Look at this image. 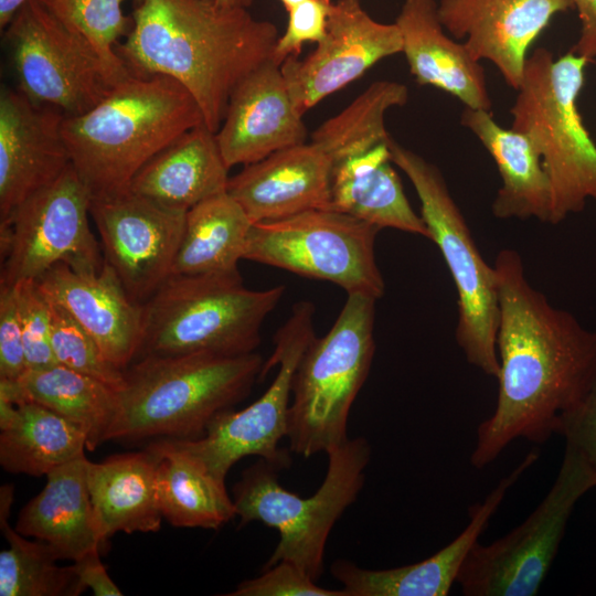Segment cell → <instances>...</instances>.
Wrapping results in <instances>:
<instances>
[{"mask_svg":"<svg viewBox=\"0 0 596 596\" xmlns=\"http://www.w3.org/2000/svg\"><path fill=\"white\" fill-rule=\"evenodd\" d=\"M26 0H0V26L6 29Z\"/></svg>","mask_w":596,"mask_h":596,"instance_id":"obj_43","label":"cell"},{"mask_svg":"<svg viewBox=\"0 0 596 596\" xmlns=\"http://www.w3.org/2000/svg\"><path fill=\"white\" fill-rule=\"evenodd\" d=\"M20 91L66 117L100 102L115 85L91 43L40 0H26L6 28Z\"/></svg>","mask_w":596,"mask_h":596,"instance_id":"obj_15","label":"cell"},{"mask_svg":"<svg viewBox=\"0 0 596 596\" xmlns=\"http://www.w3.org/2000/svg\"><path fill=\"white\" fill-rule=\"evenodd\" d=\"M202 123L200 106L179 82L130 73L86 113L65 116L62 130L92 200L127 192L148 161Z\"/></svg>","mask_w":596,"mask_h":596,"instance_id":"obj_3","label":"cell"},{"mask_svg":"<svg viewBox=\"0 0 596 596\" xmlns=\"http://www.w3.org/2000/svg\"><path fill=\"white\" fill-rule=\"evenodd\" d=\"M228 596H347L341 589L317 585L308 574L289 561L265 568L255 578L243 581Z\"/></svg>","mask_w":596,"mask_h":596,"instance_id":"obj_37","label":"cell"},{"mask_svg":"<svg viewBox=\"0 0 596 596\" xmlns=\"http://www.w3.org/2000/svg\"><path fill=\"white\" fill-rule=\"evenodd\" d=\"M253 222L241 204L224 192L188 210L171 275L238 272Z\"/></svg>","mask_w":596,"mask_h":596,"instance_id":"obj_32","label":"cell"},{"mask_svg":"<svg viewBox=\"0 0 596 596\" xmlns=\"http://www.w3.org/2000/svg\"><path fill=\"white\" fill-rule=\"evenodd\" d=\"M147 449L156 458L158 507L170 524L219 530L236 515L225 481L210 473L173 439L161 438Z\"/></svg>","mask_w":596,"mask_h":596,"instance_id":"obj_29","label":"cell"},{"mask_svg":"<svg viewBox=\"0 0 596 596\" xmlns=\"http://www.w3.org/2000/svg\"><path fill=\"white\" fill-rule=\"evenodd\" d=\"M187 212L130 190L91 200L104 259L134 301L143 305L171 276Z\"/></svg>","mask_w":596,"mask_h":596,"instance_id":"obj_16","label":"cell"},{"mask_svg":"<svg viewBox=\"0 0 596 596\" xmlns=\"http://www.w3.org/2000/svg\"><path fill=\"white\" fill-rule=\"evenodd\" d=\"M215 135L228 168L306 142L307 128L280 65L269 58L237 85Z\"/></svg>","mask_w":596,"mask_h":596,"instance_id":"obj_20","label":"cell"},{"mask_svg":"<svg viewBox=\"0 0 596 596\" xmlns=\"http://www.w3.org/2000/svg\"><path fill=\"white\" fill-rule=\"evenodd\" d=\"M46 299L51 344L56 363L99 380L118 391L124 384L125 371L107 361L93 337L67 310L49 297Z\"/></svg>","mask_w":596,"mask_h":596,"instance_id":"obj_35","label":"cell"},{"mask_svg":"<svg viewBox=\"0 0 596 596\" xmlns=\"http://www.w3.org/2000/svg\"><path fill=\"white\" fill-rule=\"evenodd\" d=\"M302 1L305 0H280L286 11L290 10L292 7L299 4Z\"/></svg>","mask_w":596,"mask_h":596,"instance_id":"obj_45","label":"cell"},{"mask_svg":"<svg viewBox=\"0 0 596 596\" xmlns=\"http://www.w3.org/2000/svg\"><path fill=\"white\" fill-rule=\"evenodd\" d=\"M285 292L284 286L252 290L238 272L171 275L142 305L138 354L242 355L255 352L260 329Z\"/></svg>","mask_w":596,"mask_h":596,"instance_id":"obj_6","label":"cell"},{"mask_svg":"<svg viewBox=\"0 0 596 596\" xmlns=\"http://www.w3.org/2000/svg\"><path fill=\"white\" fill-rule=\"evenodd\" d=\"M91 195L74 168L24 200L0 222V285L36 280L56 264L75 272L97 273L102 247L88 217Z\"/></svg>","mask_w":596,"mask_h":596,"instance_id":"obj_14","label":"cell"},{"mask_svg":"<svg viewBox=\"0 0 596 596\" xmlns=\"http://www.w3.org/2000/svg\"><path fill=\"white\" fill-rule=\"evenodd\" d=\"M375 299L348 294L331 329L315 337L294 375L286 438L289 450L306 458L333 450L348 437L352 404L375 352Z\"/></svg>","mask_w":596,"mask_h":596,"instance_id":"obj_8","label":"cell"},{"mask_svg":"<svg viewBox=\"0 0 596 596\" xmlns=\"http://www.w3.org/2000/svg\"><path fill=\"white\" fill-rule=\"evenodd\" d=\"M9 547L0 553L1 596H76L82 586L75 566L57 565V556L44 542L24 539L1 519Z\"/></svg>","mask_w":596,"mask_h":596,"instance_id":"obj_33","label":"cell"},{"mask_svg":"<svg viewBox=\"0 0 596 596\" xmlns=\"http://www.w3.org/2000/svg\"><path fill=\"white\" fill-rule=\"evenodd\" d=\"M65 115L20 89L0 93V222L71 166L63 136Z\"/></svg>","mask_w":596,"mask_h":596,"instance_id":"obj_18","label":"cell"},{"mask_svg":"<svg viewBox=\"0 0 596 596\" xmlns=\"http://www.w3.org/2000/svg\"><path fill=\"white\" fill-rule=\"evenodd\" d=\"M315 306L300 301L275 334V350L265 361L260 379L279 364L265 393L241 411H225L209 424L195 439H173L196 458L219 480L225 481L234 464L246 456H258L277 470L288 468L289 451L279 447L288 429L294 375L299 361L316 337Z\"/></svg>","mask_w":596,"mask_h":596,"instance_id":"obj_13","label":"cell"},{"mask_svg":"<svg viewBox=\"0 0 596 596\" xmlns=\"http://www.w3.org/2000/svg\"><path fill=\"white\" fill-rule=\"evenodd\" d=\"M87 485L103 542L117 532H156L162 515L156 494V458L147 448L87 462Z\"/></svg>","mask_w":596,"mask_h":596,"instance_id":"obj_28","label":"cell"},{"mask_svg":"<svg viewBox=\"0 0 596 596\" xmlns=\"http://www.w3.org/2000/svg\"><path fill=\"white\" fill-rule=\"evenodd\" d=\"M437 0H404L395 23L412 75L465 107L491 110L486 72L462 42L451 39L437 14Z\"/></svg>","mask_w":596,"mask_h":596,"instance_id":"obj_24","label":"cell"},{"mask_svg":"<svg viewBox=\"0 0 596 596\" xmlns=\"http://www.w3.org/2000/svg\"><path fill=\"white\" fill-rule=\"evenodd\" d=\"M331 0H305L288 10L285 32L278 36L272 60L281 65L290 56H298L304 44L318 43L326 34Z\"/></svg>","mask_w":596,"mask_h":596,"instance_id":"obj_38","label":"cell"},{"mask_svg":"<svg viewBox=\"0 0 596 596\" xmlns=\"http://www.w3.org/2000/svg\"><path fill=\"white\" fill-rule=\"evenodd\" d=\"M0 396L33 401L63 416L84 432L91 451L106 441L117 412V390L58 363L26 370L17 381L0 379Z\"/></svg>","mask_w":596,"mask_h":596,"instance_id":"obj_30","label":"cell"},{"mask_svg":"<svg viewBox=\"0 0 596 596\" xmlns=\"http://www.w3.org/2000/svg\"><path fill=\"white\" fill-rule=\"evenodd\" d=\"M264 363L256 352L137 359L125 370L106 441L199 438L214 417L249 394Z\"/></svg>","mask_w":596,"mask_h":596,"instance_id":"obj_4","label":"cell"},{"mask_svg":"<svg viewBox=\"0 0 596 596\" xmlns=\"http://www.w3.org/2000/svg\"><path fill=\"white\" fill-rule=\"evenodd\" d=\"M63 23L83 35L97 52L116 84L131 72L117 53L118 40L134 26L124 13L127 0H40ZM137 6L143 0H131Z\"/></svg>","mask_w":596,"mask_h":596,"instance_id":"obj_34","label":"cell"},{"mask_svg":"<svg viewBox=\"0 0 596 596\" xmlns=\"http://www.w3.org/2000/svg\"><path fill=\"white\" fill-rule=\"evenodd\" d=\"M404 87L394 81L371 84L348 107L321 124L311 141L331 158V209L377 227L429 238L428 228L411 206L393 168L385 114L406 104Z\"/></svg>","mask_w":596,"mask_h":596,"instance_id":"obj_5","label":"cell"},{"mask_svg":"<svg viewBox=\"0 0 596 596\" xmlns=\"http://www.w3.org/2000/svg\"><path fill=\"white\" fill-rule=\"evenodd\" d=\"M396 23L374 20L361 0H337L324 36L304 60L290 56L280 65L290 97L304 116L323 98L360 78L377 62L402 53Z\"/></svg>","mask_w":596,"mask_h":596,"instance_id":"obj_17","label":"cell"},{"mask_svg":"<svg viewBox=\"0 0 596 596\" xmlns=\"http://www.w3.org/2000/svg\"><path fill=\"white\" fill-rule=\"evenodd\" d=\"M596 487V472L565 447L556 479L534 511L494 542L472 546L457 582L467 596H534L556 556L576 502Z\"/></svg>","mask_w":596,"mask_h":596,"instance_id":"obj_12","label":"cell"},{"mask_svg":"<svg viewBox=\"0 0 596 596\" xmlns=\"http://www.w3.org/2000/svg\"><path fill=\"white\" fill-rule=\"evenodd\" d=\"M327 455L324 480L309 498L285 489L278 470L262 458L243 471L234 486L233 501L241 525L258 521L279 534L263 570L289 561L313 581L320 578L329 534L363 487L371 447L365 438L358 437Z\"/></svg>","mask_w":596,"mask_h":596,"instance_id":"obj_9","label":"cell"},{"mask_svg":"<svg viewBox=\"0 0 596 596\" xmlns=\"http://www.w3.org/2000/svg\"><path fill=\"white\" fill-rule=\"evenodd\" d=\"M26 370L15 289L0 285V379L17 381Z\"/></svg>","mask_w":596,"mask_h":596,"instance_id":"obj_39","label":"cell"},{"mask_svg":"<svg viewBox=\"0 0 596 596\" xmlns=\"http://www.w3.org/2000/svg\"><path fill=\"white\" fill-rule=\"evenodd\" d=\"M390 151L392 162L416 191L429 240L438 246L455 283L456 341L470 364L497 379L499 299L494 267L482 258L440 170L393 138Z\"/></svg>","mask_w":596,"mask_h":596,"instance_id":"obj_10","label":"cell"},{"mask_svg":"<svg viewBox=\"0 0 596 596\" xmlns=\"http://www.w3.org/2000/svg\"><path fill=\"white\" fill-rule=\"evenodd\" d=\"M132 19L118 55L134 74L166 75L184 86L213 132L234 89L272 57L279 36L272 22L214 0H143Z\"/></svg>","mask_w":596,"mask_h":596,"instance_id":"obj_2","label":"cell"},{"mask_svg":"<svg viewBox=\"0 0 596 596\" xmlns=\"http://www.w3.org/2000/svg\"><path fill=\"white\" fill-rule=\"evenodd\" d=\"M82 586L91 588L96 596H120L123 593L108 575L99 558V550H93L74 562Z\"/></svg>","mask_w":596,"mask_h":596,"instance_id":"obj_41","label":"cell"},{"mask_svg":"<svg viewBox=\"0 0 596 596\" xmlns=\"http://www.w3.org/2000/svg\"><path fill=\"white\" fill-rule=\"evenodd\" d=\"M36 283L93 337L109 363L125 371L135 361L141 341L142 305L128 296L105 259L97 273L56 264Z\"/></svg>","mask_w":596,"mask_h":596,"instance_id":"obj_22","label":"cell"},{"mask_svg":"<svg viewBox=\"0 0 596 596\" xmlns=\"http://www.w3.org/2000/svg\"><path fill=\"white\" fill-rule=\"evenodd\" d=\"M228 169L215 132L202 123L148 161L132 179L129 190L187 212L227 191Z\"/></svg>","mask_w":596,"mask_h":596,"instance_id":"obj_26","label":"cell"},{"mask_svg":"<svg viewBox=\"0 0 596 596\" xmlns=\"http://www.w3.org/2000/svg\"><path fill=\"white\" fill-rule=\"evenodd\" d=\"M572 7L571 0H440L437 14L475 60L491 62L517 91L530 46L554 15Z\"/></svg>","mask_w":596,"mask_h":596,"instance_id":"obj_19","label":"cell"},{"mask_svg":"<svg viewBox=\"0 0 596 596\" xmlns=\"http://www.w3.org/2000/svg\"><path fill=\"white\" fill-rule=\"evenodd\" d=\"M14 286L28 370L56 363L51 344L49 302L36 280Z\"/></svg>","mask_w":596,"mask_h":596,"instance_id":"obj_36","label":"cell"},{"mask_svg":"<svg viewBox=\"0 0 596 596\" xmlns=\"http://www.w3.org/2000/svg\"><path fill=\"white\" fill-rule=\"evenodd\" d=\"M87 462L82 455L51 470L14 526L20 534L46 543L58 560L75 562L104 544L91 501Z\"/></svg>","mask_w":596,"mask_h":596,"instance_id":"obj_25","label":"cell"},{"mask_svg":"<svg viewBox=\"0 0 596 596\" xmlns=\"http://www.w3.org/2000/svg\"><path fill=\"white\" fill-rule=\"evenodd\" d=\"M380 227L331 207L253 223L243 259L336 284L347 294L380 299L384 279L375 259Z\"/></svg>","mask_w":596,"mask_h":596,"instance_id":"obj_11","label":"cell"},{"mask_svg":"<svg viewBox=\"0 0 596 596\" xmlns=\"http://www.w3.org/2000/svg\"><path fill=\"white\" fill-rule=\"evenodd\" d=\"M539 459L536 450L523 460L486 497L469 508V523L448 545L409 565L365 570L347 560L332 563L331 574L342 583L347 596H446L472 546L487 529L507 492Z\"/></svg>","mask_w":596,"mask_h":596,"instance_id":"obj_21","label":"cell"},{"mask_svg":"<svg viewBox=\"0 0 596 596\" xmlns=\"http://www.w3.org/2000/svg\"><path fill=\"white\" fill-rule=\"evenodd\" d=\"M332 161L310 141L246 164L231 177L227 192L253 223L275 221L331 205Z\"/></svg>","mask_w":596,"mask_h":596,"instance_id":"obj_23","label":"cell"},{"mask_svg":"<svg viewBox=\"0 0 596 596\" xmlns=\"http://www.w3.org/2000/svg\"><path fill=\"white\" fill-rule=\"evenodd\" d=\"M556 434L596 472V381L584 400L561 418Z\"/></svg>","mask_w":596,"mask_h":596,"instance_id":"obj_40","label":"cell"},{"mask_svg":"<svg viewBox=\"0 0 596 596\" xmlns=\"http://www.w3.org/2000/svg\"><path fill=\"white\" fill-rule=\"evenodd\" d=\"M581 21L579 38L571 52L587 62L596 58V0H571Z\"/></svg>","mask_w":596,"mask_h":596,"instance_id":"obj_42","label":"cell"},{"mask_svg":"<svg viewBox=\"0 0 596 596\" xmlns=\"http://www.w3.org/2000/svg\"><path fill=\"white\" fill-rule=\"evenodd\" d=\"M223 6L248 9L254 0H214Z\"/></svg>","mask_w":596,"mask_h":596,"instance_id":"obj_44","label":"cell"},{"mask_svg":"<svg viewBox=\"0 0 596 596\" xmlns=\"http://www.w3.org/2000/svg\"><path fill=\"white\" fill-rule=\"evenodd\" d=\"M493 267L499 391L493 413L477 429L470 462L479 469L518 438L545 443L596 381V331L531 285L517 251L499 252Z\"/></svg>","mask_w":596,"mask_h":596,"instance_id":"obj_1","label":"cell"},{"mask_svg":"<svg viewBox=\"0 0 596 596\" xmlns=\"http://www.w3.org/2000/svg\"><path fill=\"white\" fill-rule=\"evenodd\" d=\"M587 63L571 51L555 58L535 49L510 108L511 128L531 141L549 177L552 224L596 202V145L577 108Z\"/></svg>","mask_w":596,"mask_h":596,"instance_id":"obj_7","label":"cell"},{"mask_svg":"<svg viewBox=\"0 0 596 596\" xmlns=\"http://www.w3.org/2000/svg\"><path fill=\"white\" fill-rule=\"evenodd\" d=\"M460 123L477 137L498 168L501 187L492 202V214L500 220L536 219L550 223L551 184L531 141L500 126L489 110L465 107Z\"/></svg>","mask_w":596,"mask_h":596,"instance_id":"obj_27","label":"cell"},{"mask_svg":"<svg viewBox=\"0 0 596 596\" xmlns=\"http://www.w3.org/2000/svg\"><path fill=\"white\" fill-rule=\"evenodd\" d=\"M0 428V464L12 473L46 476L87 450L81 428L33 401L18 403Z\"/></svg>","mask_w":596,"mask_h":596,"instance_id":"obj_31","label":"cell"}]
</instances>
